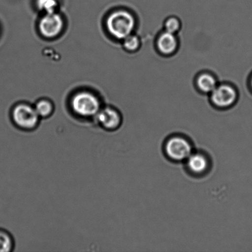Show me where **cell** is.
<instances>
[{
	"label": "cell",
	"instance_id": "1",
	"mask_svg": "<svg viewBox=\"0 0 252 252\" xmlns=\"http://www.w3.org/2000/svg\"><path fill=\"white\" fill-rule=\"evenodd\" d=\"M193 152L191 141L182 135L170 136L164 145L165 156L175 162H185Z\"/></svg>",
	"mask_w": 252,
	"mask_h": 252
},
{
	"label": "cell",
	"instance_id": "2",
	"mask_svg": "<svg viewBox=\"0 0 252 252\" xmlns=\"http://www.w3.org/2000/svg\"><path fill=\"white\" fill-rule=\"evenodd\" d=\"M110 33L118 39H124L132 33L135 26L134 17L126 11L113 12L107 22Z\"/></svg>",
	"mask_w": 252,
	"mask_h": 252
},
{
	"label": "cell",
	"instance_id": "3",
	"mask_svg": "<svg viewBox=\"0 0 252 252\" xmlns=\"http://www.w3.org/2000/svg\"><path fill=\"white\" fill-rule=\"evenodd\" d=\"M74 112L85 117L97 115L100 110V103L92 94L80 93L73 97L71 102Z\"/></svg>",
	"mask_w": 252,
	"mask_h": 252
},
{
	"label": "cell",
	"instance_id": "4",
	"mask_svg": "<svg viewBox=\"0 0 252 252\" xmlns=\"http://www.w3.org/2000/svg\"><path fill=\"white\" fill-rule=\"evenodd\" d=\"M211 94L212 103L220 108L231 107L236 102L238 97L235 89L229 85H217Z\"/></svg>",
	"mask_w": 252,
	"mask_h": 252
},
{
	"label": "cell",
	"instance_id": "5",
	"mask_svg": "<svg viewBox=\"0 0 252 252\" xmlns=\"http://www.w3.org/2000/svg\"><path fill=\"white\" fill-rule=\"evenodd\" d=\"M13 119L19 127L24 129H32L38 124L39 116L34 108L22 104L15 108Z\"/></svg>",
	"mask_w": 252,
	"mask_h": 252
},
{
	"label": "cell",
	"instance_id": "6",
	"mask_svg": "<svg viewBox=\"0 0 252 252\" xmlns=\"http://www.w3.org/2000/svg\"><path fill=\"white\" fill-rule=\"evenodd\" d=\"M185 162L188 171L196 176L206 174L211 167V160L206 153L202 152L194 151Z\"/></svg>",
	"mask_w": 252,
	"mask_h": 252
},
{
	"label": "cell",
	"instance_id": "7",
	"mask_svg": "<svg viewBox=\"0 0 252 252\" xmlns=\"http://www.w3.org/2000/svg\"><path fill=\"white\" fill-rule=\"evenodd\" d=\"M63 20L59 14L53 13L46 14L39 22V30L44 36L48 38L58 35L63 28Z\"/></svg>",
	"mask_w": 252,
	"mask_h": 252
},
{
	"label": "cell",
	"instance_id": "8",
	"mask_svg": "<svg viewBox=\"0 0 252 252\" xmlns=\"http://www.w3.org/2000/svg\"><path fill=\"white\" fill-rule=\"evenodd\" d=\"M98 123L106 129L115 130L119 127L122 119L117 111L107 108L97 113Z\"/></svg>",
	"mask_w": 252,
	"mask_h": 252
},
{
	"label": "cell",
	"instance_id": "9",
	"mask_svg": "<svg viewBox=\"0 0 252 252\" xmlns=\"http://www.w3.org/2000/svg\"><path fill=\"white\" fill-rule=\"evenodd\" d=\"M158 50L164 55H171L178 48V39L175 34L165 31L158 36Z\"/></svg>",
	"mask_w": 252,
	"mask_h": 252
},
{
	"label": "cell",
	"instance_id": "10",
	"mask_svg": "<svg viewBox=\"0 0 252 252\" xmlns=\"http://www.w3.org/2000/svg\"><path fill=\"white\" fill-rule=\"evenodd\" d=\"M196 84L197 88L204 93L211 94L217 87L216 78L210 73H202L197 77Z\"/></svg>",
	"mask_w": 252,
	"mask_h": 252
},
{
	"label": "cell",
	"instance_id": "11",
	"mask_svg": "<svg viewBox=\"0 0 252 252\" xmlns=\"http://www.w3.org/2000/svg\"><path fill=\"white\" fill-rule=\"evenodd\" d=\"M36 4L41 11L49 14L55 12L58 2L57 0H36Z\"/></svg>",
	"mask_w": 252,
	"mask_h": 252
},
{
	"label": "cell",
	"instance_id": "12",
	"mask_svg": "<svg viewBox=\"0 0 252 252\" xmlns=\"http://www.w3.org/2000/svg\"><path fill=\"white\" fill-rule=\"evenodd\" d=\"M36 112L39 117H46L51 114L53 107L48 101L41 100L37 103L35 108Z\"/></svg>",
	"mask_w": 252,
	"mask_h": 252
},
{
	"label": "cell",
	"instance_id": "13",
	"mask_svg": "<svg viewBox=\"0 0 252 252\" xmlns=\"http://www.w3.org/2000/svg\"><path fill=\"white\" fill-rule=\"evenodd\" d=\"M140 46V40L138 37L130 34L124 39L125 48L128 51L137 50Z\"/></svg>",
	"mask_w": 252,
	"mask_h": 252
},
{
	"label": "cell",
	"instance_id": "14",
	"mask_svg": "<svg viewBox=\"0 0 252 252\" xmlns=\"http://www.w3.org/2000/svg\"><path fill=\"white\" fill-rule=\"evenodd\" d=\"M12 248V241L9 234L0 231V252H9Z\"/></svg>",
	"mask_w": 252,
	"mask_h": 252
},
{
	"label": "cell",
	"instance_id": "15",
	"mask_svg": "<svg viewBox=\"0 0 252 252\" xmlns=\"http://www.w3.org/2000/svg\"><path fill=\"white\" fill-rule=\"evenodd\" d=\"M181 27L180 22L176 17H170L165 22V31L169 33L175 34L179 31Z\"/></svg>",
	"mask_w": 252,
	"mask_h": 252
},
{
	"label": "cell",
	"instance_id": "16",
	"mask_svg": "<svg viewBox=\"0 0 252 252\" xmlns=\"http://www.w3.org/2000/svg\"></svg>",
	"mask_w": 252,
	"mask_h": 252
}]
</instances>
